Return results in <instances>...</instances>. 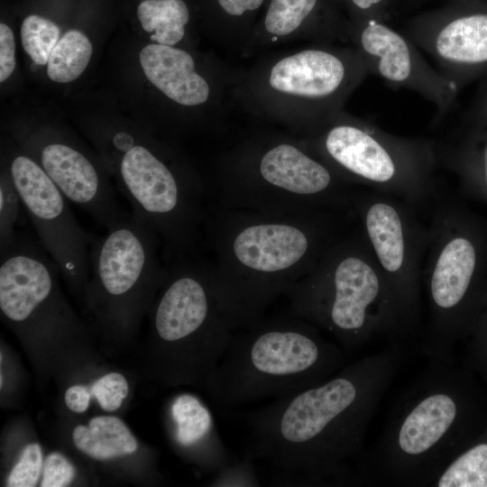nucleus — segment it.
Masks as SVG:
<instances>
[{
	"instance_id": "a878e982",
	"label": "nucleus",
	"mask_w": 487,
	"mask_h": 487,
	"mask_svg": "<svg viewBox=\"0 0 487 487\" xmlns=\"http://www.w3.org/2000/svg\"><path fill=\"white\" fill-rule=\"evenodd\" d=\"M42 464V454L39 444L32 443L26 446L19 461L11 471L7 486L9 487H32L35 486Z\"/></svg>"
},
{
	"instance_id": "412c9836",
	"label": "nucleus",
	"mask_w": 487,
	"mask_h": 487,
	"mask_svg": "<svg viewBox=\"0 0 487 487\" xmlns=\"http://www.w3.org/2000/svg\"><path fill=\"white\" fill-rule=\"evenodd\" d=\"M137 17L154 43L177 46L186 37L193 9L188 0H142Z\"/></svg>"
},
{
	"instance_id": "f03ea898",
	"label": "nucleus",
	"mask_w": 487,
	"mask_h": 487,
	"mask_svg": "<svg viewBox=\"0 0 487 487\" xmlns=\"http://www.w3.org/2000/svg\"><path fill=\"white\" fill-rule=\"evenodd\" d=\"M357 223L353 208L271 213L206 207L216 288L234 330L253 326Z\"/></svg>"
},
{
	"instance_id": "c756f323",
	"label": "nucleus",
	"mask_w": 487,
	"mask_h": 487,
	"mask_svg": "<svg viewBox=\"0 0 487 487\" xmlns=\"http://www.w3.org/2000/svg\"><path fill=\"white\" fill-rule=\"evenodd\" d=\"M75 475L73 465L60 454H50L43 467L41 487H63L68 485Z\"/></svg>"
},
{
	"instance_id": "f8f14e48",
	"label": "nucleus",
	"mask_w": 487,
	"mask_h": 487,
	"mask_svg": "<svg viewBox=\"0 0 487 487\" xmlns=\"http://www.w3.org/2000/svg\"><path fill=\"white\" fill-rule=\"evenodd\" d=\"M8 171L42 248L71 282L84 281L89 267L91 237L80 227L68 198L30 156L15 155Z\"/></svg>"
},
{
	"instance_id": "b1692460",
	"label": "nucleus",
	"mask_w": 487,
	"mask_h": 487,
	"mask_svg": "<svg viewBox=\"0 0 487 487\" xmlns=\"http://www.w3.org/2000/svg\"><path fill=\"white\" fill-rule=\"evenodd\" d=\"M60 28L51 20L37 15H28L21 26L23 50L37 65L48 63L49 57L60 40Z\"/></svg>"
},
{
	"instance_id": "dca6fc26",
	"label": "nucleus",
	"mask_w": 487,
	"mask_h": 487,
	"mask_svg": "<svg viewBox=\"0 0 487 487\" xmlns=\"http://www.w3.org/2000/svg\"><path fill=\"white\" fill-rule=\"evenodd\" d=\"M349 38L350 21L338 0H268L242 55L297 41L350 43Z\"/></svg>"
},
{
	"instance_id": "4be33fe9",
	"label": "nucleus",
	"mask_w": 487,
	"mask_h": 487,
	"mask_svg": "<svg viewBox=\"0 0 487 487\" xmlns=\"http://www.w3.org/2000/svg\"><path fill=\"white\" fill-rule=\"evenodd\" d=\"M428 486L487 487V442L461 450L436 473Z\"/></svg>"
},
{
	"instance_id": "9b49d317",
	"label": "nucleus",
	"mask_w": 487,
	"mask_h": 487,
	"mask_svg": "<svg viewBox=\"0 0 487 487\" xmlns=\"http://www.w3.org/2000/svg\"><path fill=\"white\" fill-rule=\"evenodd\" d=\"M168 265L154 312L155 331L169 345L191 342L216 369L234 331L219 303L213 264L189 257Z\"/></svg>"
},
{
	"instance_id": "20e7f679",
	"label": "nucleus",
	"mask_w": 487,
	"mask_h": 487,
	"mask_svg": "<svg viewBox=\"0 0 487 487\" xmlns=\"http://www.w3.org/2000/svg\"><path fill=\"white\" fill-rule=\"evenodd\" d=\"M464 401L457 374L434 359L397 401L376 444L356 464L355 482L428 486L460 452Z\"/></svg>"
},
{
	"instance_id": "423d86ee",
	"label": "nucleus",
	"mask_w": 487,
	"mask_h": 487,
	"mask_svg": "<svg viewBox=\"0 0 487 487\" xmlns=\"http://www.w3.org/2000/svg\"><path fill=\"white\" fill-rule=\"evenodd\" d=\"M234 332L209 389L225 407L282 398L317 385L345 365V353L311 323L289 315Z\"/></svg>"
},
{
	"instance_id": "4468645a",
	"label": "nucleus",
	"mask_w": 487,
	"mask_h": 487,
	"mask_svg": "<svg viewBox=\"0 0 487 487\" xmlns=\"http://www.w3.org/2000/svg\"><path fill=\"white\" fill-rule=\"evenodd\" d=\"M402 32L458 88L464 74L487 64V11L448 2L409 18Z\"/></svg>"
},
{
	"instance_id": "f257e3e1",
	"label": "nucleus",
	"mask_w": 487,
	"mask_h": 487,
	"mask_svg": "<svg viewBox=\"0 0 487 487\" xmlns=\"http://www.w3.org/2000/svg\"><path fill=\"white\" fill-rule=\"evenodd\" d=\"M404 361L400 342L253 412L248 451L307 482H350L367 428Z\"/></svg>"
},
{
	"instance_id": "6e6552de",
	"label": "nucleus",
	"mask_w": 487,
	"mask_h": 487,
	"mask_svg": "<svg viewBox=\"0 0 487 487\" xmlns=\"http://www.w3.org/2000/svg\"><path fill=\"white\" fill-rule=\"evenodd\" d=\"M291 315L331 334L345 354L400 339L383 278L358 222L286 295Z\"/></svg>"
},
{
	"instance_id": "6ab92c4d",
	"label": "nucleus",
	"mask_w": 487,
	"mask_h": 487,
	"mask_svg": "<svg viewBox=\"0 0 487 487\" xmlns=\"http://www.w3.org/2000/svg\"><path fill=\"white\" fill-rule=\"evenodd\" d=\"M437 166L454 172L460 192L487 205V136L459 143L435 142Z\"/></svg>"
},
{
	"instance_id": "7c9ffc66",
	"label": "nucleus",
	"mask_w": 487,
	"mask_h": 487,
	"mask_svg": "<svg viewBox=\"0 0 487 487\" xmlns=\"http://www.w3.org/2000/svg\"><path fill=\"white\" fill-rule=\"evenodd\" d=\"M14 32L5 23H0V82L7 79L15 69Z\"/></svg>"
},
{
	"instance_id": "2f4dec72",
	"label": "nucleus",
	"mask_w": 487,
	"mask_h": 487,
	"mask_svg": "<svg viewBox=\"0 0 487 487\" xmlns=\"http://www.w3.org/2000/svg\"><path fill=\"white\" fill-rule=\"evenodd\" d=\"M91 394V390L87 386H71L65 393L66 405L70 410L82 413L88 408Z\"/></svg>"
},
{
	"instance_id": "9d476101",
	"label": "nucleus",
	"mask_w": 487,
	"mask_h": 487,
	"mask_svg": "<svg viewBox=\"0 0 487 487\" xmlns=\"http://www.w3.org/2000/svg\"><path fill=\"white\" fill-rule=\"evenodd\" d=\"M353 209L383 278L400 339L415 335L421 320V288L428 229L408 202L356 188Z\"/></svg>"
},
{
	"instance_id": "1a4fd4ad",
	"label": "nucleus",
	"mask_w": 487,
	"mask_h": 487,
	"mask_svg": "<svg viewBox=\"0 0 487 487\" xmlns=\"http://www.w3.org/2000/svg\"><path fill=\"white\" fill-rule=\"evenodd\" d=\"M299 138L354 188L397 197L417 211L433 203L438 193L434 141L390 133L345 110Z\"/></svg>"
},
{
	"instance_id": "393cba45",
	"label": "nucleus",
	"mask_w": 487,
	"mask_h": 487,
	"mask_svg": "<svg viewBox=\"0 0 487 487\" xmlns=\"http://www.w3.org/2000/svg\"><path fill=\"white\" fill-rule=\"evenodd\" d=\"M23 205L18 190L9 171L4 172L0 179V254L4 253L13 242L16 232L14 226Z\"/></svg>"
},
{
	"instance_id": "5701e85b",
	"label": "nucleus",
	"mask_w": 487,
	"mask_h": 487,
	"mask_svg": "<svg viewBox=\"0 0 487 487\" xmlns=\"http://www.w3.org/2000/svg\"><path fill=\"white\" fill-rule=\"evenodd\" d=\"M91 55L89 39L78 30H69L52 50L47 63V75L55 82H71L83 73Z\"/></svg>"
},
{
	"instance_id": "cd10ccee",
	"label": "nucleus",
	"mask_w": 487,
	"mask_h": 487,
	"mask_svg": "<svg viewBox=\"0 0 487 487\" xmlns=\"http://www.w3.org/2000/svg\"><path fill=\"white\" fill-rule=\"evenodd\" d=\"M90 390L103 409L114 411L127 396L128 383L122 374L112 372L98 379Z\"/></svg>"
},
{
	"instance_id": "39448f33",
	"label": "nucleus",
	"mask_w": 487,
	"mask_h": 487,
	"mask_svg": "<svg viewBox=\"0 0 487 487\" xmlns=\"http://www.w3.org/2000/svg\"><path fill=\"white\" fill-rule=\"evenodd\" d=\"M220 207L271 213L353 208L355 188L294 134L261 133L241 142L220 162Z\"/></svg>"
},
{
	"instance_id": "bb28decb",
	"label": "nucleus",
	"mask_w": 487,
	"mask_h": 487,
	"mask_svg": "<svg viewBox=\"0 0 487 487\" xmlns=\"http://www.w3.org/2000/svg\"><path fill=\"white\" fill-rule=\"evenodd\" d=\"M254 460L255 458L246 451L243 459L235 458L217 472L212 485L220 487L260 486V481L254 468Z\"/></svg>"
},
{
	"instance_id": "0eeeda50",
	"label": "nucleus",
	"mask_w": 487,
	"mask_h": 487,
	"mask_svg": "<svg viewBox=\"0 0 487 487\" xmlns=\"http://www.w3.org/2000/svg\"><path fill=\"white\" fill-rule=\"evenodd\" d=\"M422 270L428 323L423 348L447 361L450 345L487 305V218L437 193Z\"/></svg>"
},
{
	"instance_id": "f3484780",
	"label": "nucleus",
	"mask_w": 487,
	"mask_h": 487,
	"mask_svg": "<svg viewBox=\"0 0 487 487\" xmlns=\"http://www.w3.org/2000/svg\"><path fill=\"white\" fill-rule=\"evenodd\" d=\"M170 418L176 444L200 450L209 469L217 473L234 460L216 429L210 410L194 395L177 396L170 406Z\"/></svg>"
},
{
	"instance_id": "aec40b11",
	"label": "nucleus",
	"mask_w": 487,
	"mask_h": 487,
	"mask_svg": "<svg viewBox=\"0 0 487 487\" xmlns=\"http://www.w3.org/2000/svg\"><path fill=\"white\" fill-rule=\"evenodd\" d=\"M73 440L78 449L99 460L130 455L137 449V442L128 427L111 416L93 418L88 427H76Z\"/></svg>"
},
{
	"instance_id": "c85d7f7f",
	"label": "nucleus",
	"mask_w": 487,
	"mask_h": 487,
	"mask_svg": "<svg viewBox=\"0 0 487 487\" xmlns=\"http://www.w3.org/2000/svg\"><path fill=\"white\" fill-rule=\"evenodd\" d=\"M351 22L376 19L386 22L391 18L392 0H338Z\"/></svg>"
},
{
	"instance_id": "7ed1b4c3",
	"label": "nucleus",
	"mask_w": 487,
	"mask_h": 487,
	"mask_svg": "<svg viewBox=\"0 0 487 487\" xmlns=\"http://www.w3.org/2000/svg\"><path fill=\"white\" fill-rule=\"evenodd\" d=\"M369 74L353 45L313 43L262 55L242 70L233 99L248 114L303 137L343 111Z\"/></svg>"
},
{
	"instance_id": "2eb2a0df",
	"label": "nucleus",
	"mask_w": 487,
	"mask_h": 487,
	"mask_svg": "<svg viewBox=\"0 0 487 487\" xmlns=\"http://www.w3.org/2000/svg\"><path fill=\"white\" fill-rule=\"evenodd\" d=\"M147 79L170 101L185 108H211L224 115L234 101L242 70L222 62L202 73L193 55L177 46L151 43L139 54Z\"/></svg>"
},
{
	"instance_id": "473e14b6",
	"label": "nucleus",
	"mask_w": 487,
	"mask_h": 487,
	"mask_svg": "<svg viewBox=\"0 0 487 487\" xmlns=\"http://www.w3.org/2000/svg\"><path fill=\"white\" fill-rule=\"evenodd\" d=\"M412 1L420 2V1H427V0H412ZM440 1H443L445 3H448V2H456V1H459V0H440Z\"/></svg>"
},
{
	"instance_id": "a211bd4d",
	"label": "nucleus",
	"mask_w": 487,
	"mask_h": 487,
	"mask_svg": "<svg viewBox=\"0 0 487 487\" xmlns=\"http://www.w3.org/2000/svg\"><path fill=\"white\" fill-rule=\"evenodd\" d=\"M210 35L221 47L243 53L268 0H197Z\"/></svg>"
},
{
	"instance_id": "ddd939ff",
	"label": "nucleus",
	"mask_w": 487,
	"mask_h": 487,
	"mask_svg": "<svg viewBox=\"0 0 487 487\" xmlns=\"http://www.w3.org/2000/svg\"><path fill=\"white\" fill-rule=\"evenodd\" d=\"M349 41L364 59L370 73L390 86L415 91L434 104L436 120L454 105L457 87L429 65L402 32L376 19L350 21Z\"/></svg>"
}]
</instances>
